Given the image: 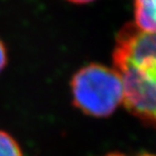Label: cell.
<instances>
[{
    "instance_id": "obj_7",
    "label": "cell",
    "mask_w": 156,
    "mask_h": 156,
    "mask_svg": "<svg viewBox=\"0 0 156 156\" xmlns=\"http://www.w3.org/2000/svg\"><path fill=\"white\" fill-rule=\"evenodd\" d=\"M104 156H127V155H125L123 153H118V152H112V153H108Z\"/></svg>"
},
{
    "instance_id": "obj_1",
    "label": "cell",
    "mask_w": 156,
    "mask_h": 156,
    "mask_svg": "<svg viewBox=\"0 0 156 156\" xmlns=\"http://www.w3.org/2000/svg\"><path fill=\"white\" fill-rule=\"evenodd\" d=\"M112 61L123 83L124 107L156 128V34L126 23L116 36Z\"/></svg>"
},
{
    "instance_id": "obj_8",
    "label": "cell",
    "mask_w": 156,
    "mask_h": 156,
    "mask_svg": "<svg viewBox=\"0 0 156 156\" xmlns=\"http://www.w3.org/2000/svg\"><path fill=\"white\" fill-rule=\"evenodd\" d=\"M139 156H156V155H153V154H150V153H141Z\"/></svg>"
},
{
    "instance_id": "obj_4",
    "label": "cell",
    "mask_w": 156,
    "mask_h": 156,
    "mask_svg": "<svg viewBox=\"0 0 156 156\" xmlns=\"http://www.w3.org/2000/svg\"><path fill=\"white\" fill-rule=\"evenodd\" d=\"M0 156H23L17 141L2 130H0Z\"/></svg>"
},
{
    "instance_id": "obj_3",
    "label": "cell",
    "mask_w": 156,
    "mask_h": 156,
    "mask_svg": "<svg viewBox=\"0 0 156 156\" xmlns=\"http://www.w3.org/2000/svg\"><path fill=\"white\" fill-rule=\"evenodd\" d=\"M134 20L141 31L156 34V0H134Z\"/></svg>"
},
{
    "instance_id": "obj_6",
    "label": "cell",
    "mask_w": 156,
    "mask_h": 156,
    "mask_svg": "<svg viewBox=\"0 0 156 156\" xmlns=\"http://www.w3.org/2000/svg\"><path fill=\"white\" fill-rule=\"evenodd\" d=\"M68 1L72 3H76V4H85V3L92 2V1H94V0H68Z\"/></svg>"
},
{
    "instance_id": "obj_2",
    "label": "cell",
    "mask_w": 156,
    "mask_h": 156,
    "mask_svg": "<svg viewBox=\"0 0 156 156\" xmlns=\"http://www.w3.org/2000/svg\"><path fill=\"white\" fill-rule=\"evenodd\" d=\"M71 91L74 106L90 117H109L124 102L120 75L114 69L95 62L73 76Z\"/></svg>"
},
{
    "instance_id": "obj_5",
    "label": "cell",
    "mask_w": 156,
    "mask_h": 156,
    "mask_svg": "<svg viewBox=\"0 0 156 156\" xmlns=\"http://www.w3.org/2000/svg\"><path fill=\"white\" fill-rule=\"evenodd\" d=\"M6 65H7V51L3 41L0 39V73L6 67Z\"/></svg>"
}]
</instances>
